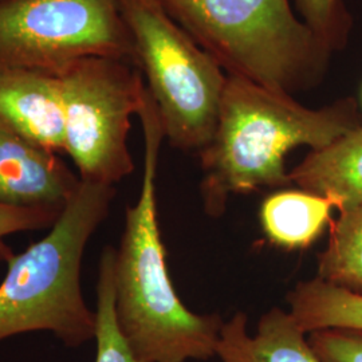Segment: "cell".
I'll use <instances>...</instances> for the list:
<instances>
[{
    "instance_id": "obj_6",
    "label": "cell",
    "mask_w": 362,
    "mask_h": 362,
    "mask_svg": "<svg viewBox=\"0 0 362 362\" xmlns=\"http://www.w3.org/2000/svg\"><path fill=\"white\" fill-rule=\"evenodd\" d=\"M61 83L65 148L79 179L113 185L129 176L134 161L128 146L132 122L146 97L143 73L136 64L91 57L58 74Z\"/></svg>"
},
{
    "instance_id": "obj_10",
    "label": "cell",
    "mask_w": 362,
    "mask_h": 362,
    "mask_svg": "<svg viewBox=\"0 0 362 362\" xmlns=\"http://www.w3.org/2000/svg\"><path fill=\"white\" fill-rule=\"evenodd\" d=\"M306 336L293 314L278 308L264 313L250 336L246 313L238 311L223 324L216 357L221 362H321Z\"/></svg>"
},
{
    "instance_id": "obj_8",
    "label": "cell",
    "mask_w": 362,
    "mask_h": 362,
    "mask_svg": "<svg viewBox=\"0 0 362 362\" xmlns=\"http://www.w3.org/2000/svg\"><path fill=\"white\" fill-rule=\"evenodd\" d=\"M79 185L55 152L0 125V206L64 209Z\"/></svg>"
},
{
    "instance_id": "obj_16",
    "label": "cell",
    "mask_w": 362,
    "mask_h": 362,
    "mask_svg": "<svg viewBox=\"0 0 362 362\" xmlns=\"http://www.w3.org/2000/svg\"><path fill=\"white\" fill-rule=\"evenodd\" d=\"M300 19L333 52L349 40L353 19L344 0H296Z\"/></svg>"
},
{
    "instance_id": "obj_2",
    "label": "cell",
    "mask_w": 362,
    "mask_h": 362,
    "mask_svg": "<svg viewBox=\"0 0 362 362\" xmlns=\"http://www.w3.org/2000/svg\"><path fill=\"white\" fill-rule=\"evenodd\" d=\"M144 132L143 185L127 208L115 260L117 324L137 362L206 361L216 356L224 321L196 314L177 297L165 260L156 202V176L165 139L155 101L146 93L139 113Z\"/></svg>"
},
{
    "instance_id": "obj_11",
    "label": "cell",
    "mask_w": 362,
    "mask_h": 362,
    "mask_svg": "<svg viewBox=\"0 0 362 362\" xmlns=\"http://www.w3.org/2000/svg\"><path fill=\"white\" fill-rule=\"evenodd\" d=\"M299 189L333 202L344 211L362 204V127L318 151L290 172Z\"/></svg>"
},
{
    "instance_id": "obj_1",
    "label": "cell",
    "mask_w": 362,
    "mask_h": 362,
    "mask_svg": "<svg viewBox=\"0 0 362 362\" xmlns=\"http://www.w3.org/2000/svg\"><path fill=\"white\" fill-rule=\"evenodd\" d=\"M362 127L354 98L310 109L291 94L228 76L212 140L199 152L204 211L220 218L233 194L293 184L286 156L298 146L318 151Z\"/></svg>"
},
{
    "instance_id": "obj_4",
    "label": "cell",
    "mask_w": 362,
    "mask_h": 362,
    "mask_svg": "<svg viewBox=\"0 0 362 362\" xmlns=\"http://www.w3.org/2000/svg\"><path fill=\"white\" fill-rule=\"evenodd\" d=\"M179 26L227 76L274 90L315 88L332 52L290 0H160Z\"/></svg>"
},
{
    "instance_id": "obj_18",
    "label": "cell",
    "mask_w": 362,
    "mask_h": 362,
    "mask_svg": "<svg viewBox=\"0 0 362 362\" xmlns=\"http://www.w3.org/2000/svg\"><path fill=\"white\" fill-rule=\"evenodd\" d=\"M64 209L57 208H15L0 206V239L10 233L34 231L52 224Z\"/></svg>"
},
{
    "instance_id": "obj_9",
    "label": "cell",
    "mask_w": 362,
    "mask_h": 362,
    "mask_svg": "<svg viewBox=\"0 0 362 362\" xmlns=\"http://www.w3.org/2000/svg\"><path fill=\"white\" fill-rule=\"evenodd\" d=\"M0 125L55 153L65 148V118L58 76L0 65Z\"/></svg>"
},
{
    "instance_id": "obj_3",
    "label": "cell",
    "mask_w": 362,
    "mask_h": 362,
    "mask_svg": "<svg viewBox=\"0 0 362 362\" xmlns=\"http://www.w3.org/2000/svg\"><path fill=\"white\" fill-rule=\"evenodd\" d=\"M116 188L81 185L52 231L21 254L0 247L7 274L0 285V341L50 332L78 348L95 336V314L81 290V263L91 235L107 218Z\"/></svg>"
},
{
    "instance_id": "obj_5",
    "label": "cell",
    "mask_w": 362,
    "mask_h": 362,
    "mask_svg": "<svg viewBox=\"0 0 362 362\" xmlns=\"http://www.w3.org/2000/svg\"><path fill=\"white\" fill-rule=\"evenodd\" d=\"M134 62L169 144L200 152L218 125L227 73L164 10L160 0H118Z\"/></svg>"
},
{
    "instance_id": "obj_15",
    "label": "cell",
    "mask_w": 362,
    "mask_h": 362,
    "mask_svg": "<svg viewBox=\"0 0 362 362\" xmlns=\"http://www.w3.org/2000/svg\"><path fill=\"white\" fill-rule=\"evenodd\" d=\"M115 260L116 248L105 247L98 267L97 308L94 310L95 362H137L117 324Z\"/></svg>"
},
{
    "instance_id": "obj_17",
    "label": "cell",
    "mask_w": 362,
    "mask_h": 362,
    "mask_svg": "<svg viewBox=\"0 0 362 362\" xmlns=\"http://www.w3.org/2000/svg\"><path fill=\"white\" fill-rule=\"evenodd\" d=\"M308 339L321 362H362V330L324 329Z\"/></svg>"
},
{
    "instance_id": "obj_7",
    "label": "cell",
    "mask_w": 362,
    "mask_h": 362,
    "mask_svg": "<svg viewBox=\"0 0 362 362\" xmlns=\"http://www.w3.org/2000/svg\"><path fill=\"white\" fill-rule=\"evenodd\" d=\"M91 57L136 64L118 0H0V65L58 76Z\"/></svg>"
},
{
    "instance_id": "obj_14",
    "label": "cell",
    "mask_w": 362,
    "mask_h": 362,
    "mask_svg": "<svg viewBox=\"0 0 362 362\" xmlns=\"http://www.w3.org/2000/svg\"><path fill=\"white\" fill-rule=\"evenodd\" d=\"M317 276L362 294V204L339 211L330 221L327 246L318 255Z\"/></svg>"
},
{
    "instance_id": "obj_12",
    "label": "cell",
    "mask_w": 362,
    "mask_h": 362,
    "mask_svg": "<svg viewBox=\"0 0 362 362\" xmlns=\"http://www.w3.org/2000/svg\"><path fill=\"white\" fill-rule=\"evenodd\" d=\"M333 202L303 189L269 196L260 208V223L272 245L285 250L310 247L332 221Z\"/></svg>"
},
{
    "instance_id": "obj_13",
    "label": "cell",
    "mask_w": 362,
    "mask_h": 362,
    "mask_svg": "<svg viewBox=\"0 0 362 362\" xmlns=\"http://www.w3.org/2000/svg\"><path fill=\"white\" fill-rule=\"evenodd\" d=\"M290 313L302 330H362V294L330 285L318 276L302 281L288 293Z\"/></svg>"
}]
</instances>
